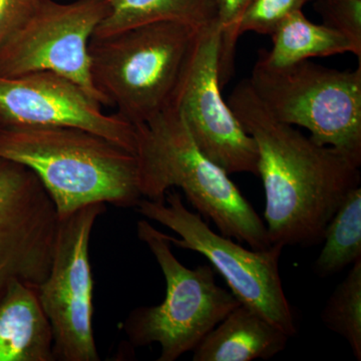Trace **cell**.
<instances>
[{
  "mask_svg": "<svg viewBox=\"0 0 361 361\" xmlns=\"http://www.w3.org/2000/svg\"><path fill=\"white\" fill-rule=\"evenodd\" d=\"M258 151V176L265 191V225L271 244L310 247L349 192L360 186V164L334 147L276 120L248 78L227 102Z\"/></svg>",
  "mask_w": 361,
  "mask_h": 361,
  "instance_id": "1",
  "label": "cell"
},
{
  "mask_svg": "<svg viewBox=\"0 0 361 361\" xmlns=\"http://www.w3.org/2000/svg\"><path fill=\"white\" fill-rule=\"evenodd\" d=\"M0 158L35 173L59 219L90 204L130 208L142 198L135 154L87 130L0 126Z\"/></svg>",
  "mask_w": 361,
  "mask_h": 361,
  "instance_id": "2",
  "label": "cell"
},
{
  "mask_svg": "<svg viewBox=\"0 0 361 361\" xmlns=\"http://www.w3.org/2000/svg\"><path fill=\"white\" fill-rule=\"evenodd\" d=\"M135 128L142 198L164 202L171 188H180L197 213L212 221L220 234L254 250L272 245L264 221L229 174L198 148L175 106H168Z\"/></svg>",
  "mask_w": 361,
  "mask_h": 361,
  "instance_id": "3",
  "label": "cell"
},
{
  "mask_svg": "<svg viewBox=\"0 0 361 361\" xmlns=\"http://www.w3.org/2000/svg\"><path fill=\"white\" fill-rule=\"evenodd\" d=\"M199 30L164 21L92 37L89 54L94 87L123 120L134 126L147 122L170 104Z\"/></svg>",
  "mask_w": 361,
  "mask_h": 361,
  "instance_id": "4",
  "label": "cell"
},
{
  "mask_svg": "<svg viewBox=\"0 0 361 361\" xmlns=\"http://www.w3.org/2000/svg\"><path fill=\"white\" fill-rule=\"evenodd\" d=\"M137 233L160 266L166 280V297L159 305L130 311L123 330L132 345L160 344L157 360L175 361L193 351L241 303L231 291L218 285L212 266L191 269L183 265L173 254L168 235L149 221H139Z\"/></svg>",
  "mask_w": 361,
  "mask_h": 361,
  "instance_id": "5",
  "label": "cell"
},
{
  "mask_svg": "<svg viewBox=\"0 0 361 361\" xmlns=\"http://www.w3.org/2000/svg\"><path fill=\"white\" fill-rule=\"evenodd\" d=\"M248 80L276 120L310 130L313 141L361 165V63L355 71L310 59L271 68L258 58Z\"/></svg>",
  "mask_w": 361,
  "mask_h": 361,
  "instance_id": "6",
  "label": "cell"
},
{
  "mask_svg": "<svg viewBox=\"0 0 361 361\" xmlns=\"http://www.w3.org/2000/svg\"><path fill=\"white\" fill-rule=\"evenodd\" d=\"M135 208L147 219L165 226L180 237L168 235L171 245L205 256L240 303L289 337L296 334L295 315L280 276L283 246L272 244L264 250L245 248L234 239L213 231L200 214L188 210L177 192L168 191L164 202L142 198Z\"/></svg>",
  "mask_w": 361,
  "mask_h": 361,
  "instance_id": "7",
  "label": "cell"
},
{
  "mask_svg": "<svg viewBox=\"0 0 361 361\" xmlns=\"http://www.w3.org/2000/svg\"><path fill=\"white\" fill-rule=\"evenodd\" d=\"M106 204H90L59 219L49 275L37 294L54 334V358L99 361L94 329V279L90 240Z\"/></svg>",
  "mask_w": 361,
  "mask_h": 361,
  "instance_id": "8",
  "label": "cell"
},
{
  "mask_svg": "<svg viewBox=\"0 0 361 361\" xmlns=\"http://www.w3.org/2000/svg\"><path fill=\"white\" fill-rule=\"evenodd\" d=\"M219 52L218 23L199 30L169 106L180 111L198 148L216 165L229 175L258 176L256 142L222 97Z\"/></svg>",
  "mask_w": 361,
  "mask_h": 361,
  "instance_id": "9",
  "label": "cell"
},
{
  "mask_svg": "<svg viewBox=\"0 0 361 361\" xmlns=\"http://www.w3.org/2000/svg\"><path fill=\"white\" fill-rule=\"evenodd\" d=\"M109 11L108 0H44L0 49V77L51 71L108 106L90 75L89 44Z\"/></svg>",
  "mask_w": 361,
  "mask_h": 361,
  "instance_id": "10",
  "label": "cell"
},
{
  "mask_svg": "<svg viewBox=\"0 0 361 361\" xmlns=\"http://www.w3.org/2000/svg\"><path fill=\"white\" fill-rule=\"evenodd\" d=\"M56 207L30 169L0 158V297L16 281L49 275L58 229Z\"/></svg>",
  "mask_w": 361,
  "mask_h": 361,
  "instance_id": "11",
  "label": "cell"
},
{
  "mask_svg": "<svg viewBox=\"0 0 361 361\" xmlns=\"http://www.w3.org/2000/svg\"><path fill=\"white\" fill-rule=\"evenodd\" d=\"M0 126L77 128L135 155L137 149L134 125L116 114L106 115L82 87L51 71L0 77Z\"/></svg>",
  "mask_w": 361,
  "mask_h": 361,
  "instance_id": "12",
  "label": "cell"
},
{
  "mask_svg": "<svg viewBox=\"0 0 361 361\" xmlns=\"http://www.w3.org/2000/svg\"><path fill=\"white\" fill-rule=\"evenodd\" d=\"M0 361H54L51 325L37 285L16 281L0 297Z\"/></svg>",
  "mask_w": 361,
  "mask_h": 361,
  "instance_id": "13",
  "label": "cell"
},
{
  "mask_svg": "<svg viewBox=\"0 0 361 361\" xmlns=\"http://www.w3.org/2000/svg\"><path fill=\"white\" fill-rule=\"evenodd\" d=\"M289 336L243 304L226 315L193 350V361L270 360L286 348Z\"/></svg>",
  "mask_w": 361,
  "mask_h": 361,
  "instance_id": "14",
  "label": "cell"
},
{
  "mask_svg": "<svg viewBox=\"0 0 361 361\" xmlns=\"http://www.w3.org/2000/svg\"><path fill=\"white\" fill-rule=\"evenodd\" d=\"M109 11L92 37H104L149 23H184L195 28L218 23L215 0H108Z\"/></svg>",
  "mask_w": 361,
  "mask_h": 361,
  "instance_id": "15",
  "label": "cell"
},
{
  "mask_svg": "<svg viewBox=\"0 0 361 361\" xmlns=\"http://www.w3.org/2000/svg\"><path fill=\"white\" fill-rule=\"evenodd\" d=\"M272 37V49H259L258 58L271 68H284L312 58L334 56L355 49L342 33L307 20L302 11L285 18Z\"/></svg>",
  "mask_w": 361,
  "mask_h": 361,
  "instance_id": "16",
  "label": "cell"
},
{
  "mask_svg": "<svg viewBox=\"0 0 361 361\" xmlns=\"http://www.w3.org/2000/svg\"><path fill=\"white\" fill-rule=\"evenodd\" d=\"M314 272L326 278L341 272L361 259V188H355L329 221Z\"/></svg>",
  "mask_w": 361,
  "mask_h": 361,
  "instance_id": "17",
  "label": "cell"
},
{
  "mask_svg": "<svg viewBox=\"0 0 361 361\" xmlns=\"http://www.w3.org/2000/svg\"><path fill=\"white\" fill-rule=\"evenodd\" d=\"M327 329L343 337L356 360H361V259L351 265L322 312Z\"/></svg>",
  "mask_w": 361,
  "mask_h": 361,
  "instance_id": "18",
  "label": "cell"
},
{
  "mask_svg": "<svg viewBox=\"0 0 361 361\" xmlns=\"http://www.w3.org/2000/svg\"><path fill=\"white\" fill-rule=\"evenodd\" d=\"M314 0H251L238 25L239 37L253 32L272 35L285 18Z\"/></svg>",
  "mask_w": 361,
  "mask_h": 361,
  "instance_id": "19",
  "label": "cell"
},
{
  "mask_svg": "<svg viewBox=\"0 0 361 361\" xmlns=\"http://www.w3.org/2000/svg\"><path fill=\"white\" fill-rule=\"evenodd\" d=\"M220 27L219 80L224 87L234 71V59L239 39L238 25L251 0H215Z\"/></svg>",
  "mask_w": 361,
  "mask_h": 361,
  "instance_id": "20",
  "label": "cell"
},
{
  "mask_svg": "<svg viewBox=\"0 0 361 361\" xmlns=\"http://www.w3.org/2000/svg\"><path fill=\"white\" fill-rule=\"evenodd\" d=\"M323 25L350 40L361 63V0H314Z\"/></svg>",
  "mask_w": 361,
  "mask_h": 361,
  "instance_id": "21",
  "label": "cell"
},
{
  "mask_svg": "<svg viewBox=\"0 0 361 361\" xmlns=\"http://www.w3.org/2000/svg\"><path fill=\"white\" fill-rule=\"evenodd\" d=\"M44 0H0V49Z\"/></svg>",
  "mask_w": 361,
  "mask_h": 361,
  "instance_id": "22",
  "label": "cell"
}]
</instances>
